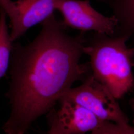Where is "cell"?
Segmentation results:
<instances>
[{"label": "cell", "instance_id": "1", "mask_svg": "<svg viewBox=\"0 0 134 134\" xmlns=\"http://www.w3.org/2000/svg\"><path fill=\"white\" fill-rule=\"evenodd\" d=\"M53 14L42 22L38 35L26 46L13 45L9 65V118L6 134H24L47 113L77 81L89 75L90 65L80 64L85 41L66 32Z\"/></svg>", "mask_w": 134, "mask_h": 134}, {"label": "cell", "instance_id": "2", "mask_svg": "<svg viewBox=\"0 0 134 134\" xmlns=\"http://www.w3.org/2000/svg\"><path fill=\"white\" fill-rule=\"evenodd\" d=\"M97 33L88 45H84L83 54L90 58L93 77L116 99H120L134 89V48L126 45L131 35L123 32L109 37L105 34Z\"/></svg>", "mask_w": 134, "mask_h": 134}, {"label": "cell", "instance_id": "3", "mask_svg": "<svg viewBox=\"0 0 134 134\" xmlns=\"http://www.w3.org/2000/svg\"><path fill=\"white\" fill-rule=\"evenodd\" d=\"M60 98L81 105L101 120L125 127L130 126L128 118L121 110L116 99L91 74L86 77L81 86L71 88Z\"/></svg>", "mask_w": 134, "mask_h": 134}, {"label": "cell", "instance_id": "4", "mask_svg": "<svg viewBox=\"0 0 134 134\" xmlns=\"http://www.w3.org/2000/svg\"><path fill=\"white\" fill-rule=\"evenodd\" d=\"M58 110L53 108L47 113L49 134H96L104 124L91 111L72 101L60 98Z\"/></svg>", "mask_w": 134, "mask_h": 134}, {"label": "cell", "instance_id": "5", "mask_svg": "<svg viewBox=\"0 0 134 134\" xmlns=\"http://www.w3.org/2000/svg\"><path fill=\"white\" fill-rule=\"evenodd\" d=\"M56 10L64 18L66 26L82 31L93 30L98 33L113 35L120 29L114 15L105 16L94 10L88 0H60Z\"/></svg>", "mask_w": 134, "mask_h": 134}, {"label": "cell", "instance_id": "6", "mask_svg": "<svg viewBox=\"0 0 134 134\" xmlns=\"http://www.w3.org/2000/svg\"><path fill=\"white\" fill-rule=\"evenodd\" d=\"M60 0H18L15 2L18 15L11 25L10 36L13 42L24 35L29 29L42 23L56 10Z\"/></svg>", "mask_w": 134, "mask_h": 134}, {"label": "cell", "instance_id": "7", "mask_svg": "<svg viewBox=\"0 0 134 134\" xmlns=\"http://www.w3.org/2000/svg\"><path fill=\"white\" fill-rule=\"evenodd\" d=\"M125 33L134 34V0H107Z\"/></svg>", "mask_w": 134, "mask_h": 134}, {"label": "cell", "instance_id": "8", "mask_svg": "<svg viewBox=\"0 0 134 134\" xmlns=\"http://www.w3.org/2000/svg\"><path fill=\"white\" fill-rule=\"evenodd\" d=\"M7 14L0 9V80L5 76L10 65V58L13 47L7 24Z\"/></svg>", "mask_w": 134, "mask_h": 134}, {"label": "cell", "instance_id": "9", "mask_svg": "<svg viewBox=\"0 0 134 134\" xmlns=\"http://www.w3.org/2000/svg\"><path fill=\"white\" fill-rule=\"evenodd\" d=\"M0 8L4 10L10 20V24H14L18 15L15 2L11 0H0Z\"/></svg>", "mask_w": 134, "mask_h": 134}, {"label": "cell", "instance_id": "10", "mask_svg": "<svg viewBox=\"0 0 134 134\" xmlns=\"http://www.w3.org/2000/svg\"><path fill=\"white\" fill-rule=\"evenodd\" d=\"M133 67L134 68V65H133ZM129 104L130 106H131V109L132 110L133 112V117H134V120H133V122L134 123V98H132V99H131L129 101Z\"/></svg>", "mask_w": 134, "mask_h": 134}]
</instances>
